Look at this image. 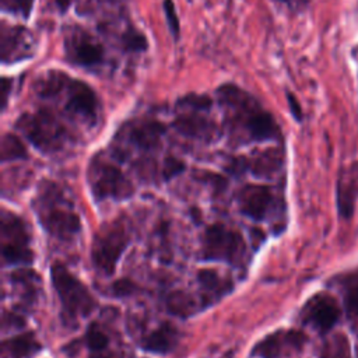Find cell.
<instances>
[{
	"label": "cell",
	"mask_w": 358,
	"mask_h": 358,
	"mask_svg": "<svg viewBox=\"0 0 358 358\" xmlns=\"http://www.w3.org/2000/svg\"><path fill=\"white\" fill-rule=\"evenodd\" d=\"M201 253L206 260H221L232 266H242L246 257V243L236 229L214 224L204 234Z\"/></svg>",
	"instance_id": "8992f818"
},
{
	"label": "cell",
	"mask_w": 358,
	"mask_h": 358,
	"mask_svg": "<svg viewBox=\"0 0 358 358\" xmlns=\"http://www.w3.org/2000/svg\"><path fill=\"white\" fill-rule=\"evenodd\" d=\"M287 101H288V106H289V110H291L292 116L299 122L302 119V108H301L298 99L292 94L287 92Z\"/></svg>",
	"instance_id": "1f68e13d"
},
{
	"label": "cell",
	"mask_w": 358,
	"mask_h": 358,
	"mask_svg": "<svg viewBox=\"0 0 358 358\" xmlns=\"http://www.w3.org/2000/svg\"><path fill=\"white\" fill-rule=\"evenodd\" d=\"M165 133V126L155 120H137L127 129V140L140 150H154Z\"/></svg>",
	"instance_id": "9a60e30c"
},
{
	"label": "cell",
	"mask_w": 358,
	"mask_h": 358,
	"mask_svg": "<svg viewBox=\"0 0 358 358\" xmlns=\"http://www.w3.org/2000/svg\"><path fill=\"white\" fill-rule=\"evenodd\" d=\"M50 280L63 309L70 317L87 316L94 310L95 301L91 292L63 264L55 263L50 267Z\"/></svg>",
	"instance_id": "5b68a950"
},
{
	"label": "cell",
	"mask_w": 358,
	"mask_h": 358,
	"mask_svg": "<svg viewBox=\"0 0 358 358\" xmlns=\"http://www.w3.org/2000/svg\"><path fill=\"white\" fill-rule=\"evenodd\" d=\"M168 309L171 313L176 315V316H189L194 312V301L193 298L182 291H175L168 296L166 301Z\"/></svg>",
	"instance_id": "7402d4cb"
},
{
	"label": "cell",
	"mask_w": 358,
	"mask_h": 358,
	"mask_svg": "<svg viewBox=\"0 0 358 358\" xmlns=\"http://www.w3.org/2000/svg\"><path fill=\"white\" fill-rule=\"evenodd\" d=\"M10 324L11 327H21L24 324V320L21 316H17L14 313H7L4 312V316H3V324Z\"/></svg>",
	"instance_id": "d6a6232c"
},
{
	"label": "cell",
	"mask_w": 358,
	"mask_h": 358,
	"mask_svg": "<svg viewBox=\"0 0 358 358\" xmlns=\"http://www.w3.org/2000/svg\"><path fill=\"white\" fill-rule=\"evenodd\" d=\"M1 239L3 246L28 248L29 234L24 221L13 213L3 211L1 215Z\"/></svg>",
	"instance_id": "e0dca14e"
},
{
	"label": "cell",
	"mask_w": 358,
	"mask_h": 358,
	"mask_svg": "<svg viewBox=\"0 0 358 358\" xmlns=\"http://www.w3.org/2000/svg\"><path fill=\"white\" fill-rule=\"evenodd\" d=\"M215 95L227 115L232 133H241L249 141L275 140L280 137V127L273 115L246 90L227 83L217 88Z\"/></svg>",
	"instance_id": "6da1fadb"
},
{
	"label": "cell",
	"mask_w": 358,
	"mask_h": 358,
	"mask_svg": "<svg viewBox=\"0 0 358 358\" xmlns=\"http://www.w3.org/2000/svg\"><path fill=\"white\" fill-rule=\"evenodd\" d=\"M213 101L204 94H187L178 101L180 115L175 119V129L189 137L211 138L215 133L214 124L203 115L210 110Z\"/></svg>",
	"instance_id": "ba28073f"
},
{
	"label": "cell",
	"mask_w": 358,
	"mask_h": 358,
	"mask_svg": "<svg viewBox=\"0 0 358 358\" xmlns=\"http://www.w3.org/2000/svg\"><path fill=\"white\" fill-rule=\"evenodd\" d=\"M91 192L96 200H122L133 193V186L122 171L108 162H94L90 169Z\"/></svg>",
	"instance_id": "9c48e42d"
},
{
	"label": "cell",
	"mask_w": 358,
	"mask_h": 358,
	"mask_svg": "<svg viewBox=\"0 0 358 358\" xmlns=\"http://www.w3.org/2000/svg\"><path fill=\"white\" fill-rule=\"evenodd\" d=\"M35 0H0L3 13L11 14L20 18H29Z\"/></svg>",
	"instance_id": "cb8c5ba5"
},
{
	"label": "cell",
	"mask_w": 358,
	"mask_h": 358,
	"mask_svg": "<svg viewBox=\"0 0 358 358\" xmlns=\"http://www.w3.org/2000/svg\"><path fill=\"white\" fill-rule=\"evenodd\" d=\"M344 303L351 315H358V278H354L345 288Z\"/></svg>",
	"instance_id": "4316f807"
},
{
	"label": "cell",
	"mask_w": 358,
	"mask_h": 358,
	"mask_svg": "<svg viewBox=\"0 0 358 358\" xmlns=\"http://www.w3.org/2000/svg\"><path fill=\"white\" fill-rule=\"evenodd\" d=\"M53 1H55L56 7L60 13H66L70 8V6L73 4L74 0H53Z\"/></svg>",
	"instance_id": "836d02e7"
},
{
	"label": "cell",
	"mask_w": 358,
	"mask_h": 358,
	"mask_svg": "<svg viewBox=\"0 0 358 358\" xmlns=\"http://www.w3.org/2000/svg\"><path fill=\"white\" fill-rule=\"evenodd\" d=\"M302 322L316 331L326 333L338 322L340 306L329 294L313 295L302 309Z\"/></svg>",
	"instance_id": "7c38bea8"
},
{
	"label": "cell",
	"mask_w": 358,
	"mask_h": 358,
	"mask_svg": "<svg viewBox=\"0 0 358 358\" xmlns=\"http://www.w3.org/2000/svg\"><path fill=\"white\" fill-rule=\"evenodd\" d=\"M178 343V330L171 323H162L143 340V348L151 352L165 354L175 348Z\"/></svg>",
	"instance_id": "ac0fdd59"
},
{
	"label": "cell",
	"mask_w": 358,
	"mask_h": 358,
	"mask_svg": "<svg viewBox=\"0 0 358 358\" xmlns=\"http://www.w3.org/2000/svg\"><path fill=\"white\" fill-rule=\"evenodd\" d=\"M322 358H351V348L344 334L331 336L322 348Z\"/></svg>",
	"instance_id": "ffe728a7"
},
{
	"label": "cell",
	"mask_w": 358,
	"mask_h": 358,
	"mask_svg": "<svg viewBox=\"0 0 358 358\" xmlns=\"http://www.w3.org/2000/svg\"><path fill=\"white\" fill-rule=\"evenodd\" d=\"M122 1H124V0H83L80 10L90 13V10H94L99 4H116V3H122Z\"/></svg>",
	"instance_id": "4dcf8cb0"
},
{
	"label": "cell",
	"mask_w": 358,
	"mask_h": 358,
	"mask_svg": "<svg viewBox=\"0 0 358 358\" xmlns=\"http://www.w3.org/2000/svg\"><path fill=\"white\" fill-rule=\"evenodd\" d=\"M1 63L15 64L31 59L35 53V39L29 29L18 24H7L1 21L0 29Z\"/></svg>",
	"instance_id": "30bf717a"
},
{
	"label": "cell",
	"mask_w": 358,
	"mask_h": 358,
	"mask_svg": "<svg viewBox=\"0 0 358 358\" xmlns=\"http://www.w3.org/2000/svg\"><path fill=\"white\" fill-rule=\"evenodd\" d=\"M39 215H41V222L43 228L49 234L60 239L71 238L81 228L78 215L69 208L60 207L59 204L48 207L46 210L43 208V213H41Z\"/></svg>",
	"instance_id": "4fadbf2b"
},
{
	"label": "cell",
	"mask_w": 358,
	"mask_h": 358,
	"mask_svg": "<svg viewBox=\"0 0 358 358\" xmlns=\"http://www.w3.org/2000/svg\"><path fill=\"white\" fill-rule=\"evenodd\" d=\"M85 341H87V345L90 347V350H92V351H102L108 347V343H109L108 336L96 324H91L87 329Z\"/></svg>",
	"instance_id": "d4e9b609"
},
{
	"label": "cell",
	"mask_w": 358,
	"mask_h": 358,
	"mask_svg": "<svg viewBox=\"0 0 358 358\" xmlns=\"http://www.w3.org/2000/svg\"><path fill=\"white\" fill-rule=\"evenodd\" d=\"M164 14L166 18V24H168V29L172 35V38L175 41L179 39L180 36V22H179V17L175 8V4L172 0H164Z\"/></svg>",
	"instance_id": "484cf974"
},
{
	"label": "cell",
	"mask_w": 358,
	"mask_h": 358,
	"mask_svg": "<svg viewBox=\"0 0 358 358\" xmlns=\"http://www.w3.org/2000/svg\"><path fill=\"white\" fill-rule=\"evenodd\" d=\"M129 242V229L122 218L105 222L99 227L92 241L91 259L94 266L106 275L113 274Z\"/></svg>",
	"instance_id": "277c9868"
},
{
	"label": "cell",
	"mask_w": 358,
	"mask_h": 358,
	"mask_svg": "<svg viewBox=\"0 0 358 358\" xmlns=\"http://www.w3.org/2000/svg\"><path fill=\"white\" fill-rule=\"evenodd\" d=\"M39 350L41 344L36 341L32 333H24L11 337L1 345L3 358H31Z\"/></svg>",
	"instance_id": "d6986e66"
},
{
	"label": "cell",
	"mask_w": 358,
	"mask_h": 358,
	"mask_svg": "<svg viewBox=\"0 0 358 358\" xmlns=\"http://www.w3.org/2000/svg\"><path fill=\"white\" fill-rule=\"evenodd\" d=\"M27 157V150L22 144V141L11 134L6 133L1 138V161H14V159H21Z\"/></svg>",
	"instance_id": "603a6c76"
},
{
	"label": "cell",
	"mask_w": 358,
	"mask_h": 358,
	"mask_svg": "<svg viewBox=\"0 0 358 358\" xmlns=\"http://www.w3.org/2000/svg\"><path fill=\"white\" fill-rule=\"evenodd\" d=\"M120 39H122L123 49L126 52L140 53V52H144L148 49V41H147L145 35L141 31H138L136 27L129 25L127 28H124Z\"/></svg>",
	"instance_id": "44dd1931"
},
{
	"label": "cell",
	"mask_w": 358,
	"mask_h": 358,
	"mask_svg": "<svg viewBox=\"0 0 358 358\" xmlns=\"http://www.w3.org/2000/svg\"><path fill=\"white\" fill-rule=\"evenodd\" d=\"M197 278L203 289L201 296L204 301V306L214 303L232 289V281L229 278L221 277L215 270L211 268L200 270Z\"/></svg>",
	"instance_id": "2e32d148"
},
{
	"label": "cell",
	"mask_w": 358,
	"mask_h": 358,
	"mask_svg": "<svg viewBox=\"0 0 358 358\" xmlns=\"http://www.w3.org/2000/svg\"><path fill=\"white\" fill-rule=\"evenodd\" d=\"M15 126L42 152H52L62 148L69 138L66 126L55 112L46 108L21 115Z\"/></svg>",
	"instance_id": "3957f363"
},
{
	"label": "cell",
	"mask_w": 358,
	"mask_h": 358,
	"mask_svg": "<svg viewBox=\"0 0 358 358\" xmlns=\"http://www.w3.org/2000/svg\"><path fill=\"white\" fill-rule=\"evenodd\" d=\"M66 60L77 67L95 70L106 62V52L101 41L81 27H70L63 36Z\"/></svg>",
	"instance_id": "52a82bcc"
},
{
	"label": "cell",
	"mask_w": 358,
	"mask_h": 358,
	"mask_svg": "<svg viewBox=\"0 0 358 358\" xmlns=\"http://www.w3.org/2000/svg\"><path fill=\"white\" fill-rule=\"evenodd\" d=\"M238 204L248 217L263 220L273 206V194L267 186L246 185L238 193Z\"/></svg>",
	"instance_id": "5bb4252c"
},
{
	"label": "cell",
	"mask_w": 358,
	"mask_h": 358,
	"mask_svg": "<svg viewBox=\"0 0 358 358\" xmlns=\"http://www.w3.org/2000/svg\"><path fill=\"white\" fill-rule=\"evenodd\" d=\"M305 341L306 337L302 331L277 330L259 341L253 347L252 355L259 358H291L303 348Z\"/></svg>",
	"instance_id": "8fae6325"
},
{
	"label": "cell",
	"mask_w": 358,
	"mask_h": 358,
	"mask_svg": "<svg viewBox=\"0 0 358 358\" xmlns=\"http://www.w3.org/2000/svg\"><path fill=\"white\" fill-rule=\"evenodd\" d=\"M34 92L45 101H60L64 112L85 124H95L99 115V98L91 85L60 70L41 74L32 85Z\"/></svg>",
	"instance_id": "7a4b0ae2"
},
{
	"label": "cell",
	"mask_w": 358,
	"mask_h": 358,
	"mask_svg": "<svg viewBox=\"0 0 358 358\" xmlns=\"http://www.w3.org/2000/svg\"><path fill=\"white\" fill-rule=\"evenodd\" d=\"M278 1H288V0H278Z\"/></svg>",
	"instance_id": "e575fe53"
},
{
	"label": "cell",
	"mask_w": 358,
	"mask_h": 358,
	"mask_svg": "<svg viewBox=\"0 0 358 358\" xmlns=\"http://www.w3.org/2000/svg\"><path fill=\"white\" fill-rule=\"evenodd\" d=\"M182 169H183V164H182L179 159L171 157V158H168L166 162H165V171H164L165 178H166V179H171L172 176L178 175L179 172H182Z\"/></svg>",
	"instance_id": "f546056e"
},
{
	"label": "cell",
	"mask_w": 358,
	"mask_h": 358,
	"mask_svg": "<svg viewBox=\"0 0 358 358\" xmlns=\"http://www.w3.org/2000/svg\"><path fill=\"white\" fill-rule=\"evenodd\" d=\"M13 90V78L10 77H3L0 80V102H1V110L6 109L7 102H8V96L11 94Z\"/></svg>",
	"instance_id": "f1b7e54d"
},
{
	"label": "cell",
	"mask_w": 358,
	"mask_h": 358,
	"mask_svg": "<svg viewBox=\"0 0 358 358\" xmlns=\"http://www.w3.org/2000/svg\"><path fill=\"white\" fill-rule=\"evenodd\" d=\"M136 289V284L127 278H122L113 284V294L117 296H126L133 294Z\"/></svg>",
	"instance_id": "83f0119b"
}]
</instances>
